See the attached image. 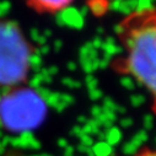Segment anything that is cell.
Wrapping results in <instances>:
<instances>
[{"instance_id": "cell-4", "label": "cell", "mask_w": 156, "mask_h": 156, "mask_svg": "<svg viewBox=\"0 0 156 156\" xmlns=\"http://www.w3.org/2000/svg\"><path fill=\"white\" fill-rule=\"evenodd\" d=\"M74 0H25V3L37 12L54 14L66 6H69Z\"/></svg>"}, {"instance_id": "cell-2", "label": "cell", "mask_w": 156, "mask_h": 156, "mask_svg": "<svg viewBox=\"0 0 156 156\" xmlns=\"http://www.w3.org/2000/svg\"><path fill=\"white\" fill-rule=\"evenodd\" d=\"M47 112L44 98L34 89L19 86L0 97V126L9 133L21 134L38 129Z\"/></svg>"}, {"instance_id": "cell-3", "label": "cell", "mask_w": 156, "mask_h": 156, "mask_svg": "<svg viewBox=\"0 0 156 156\" xmlns=\"http://www.w3.org/2000/svg\"><path fill=\"white\" fill-rule=\"evenodd\" d=\"M32 55L33 48L19 25L11 20H0V86H22Z\"/></svg>"}, {"instance_id": "cell-5", "label": "cell", "mask_w": 156, "mask_h": 156, "mask_svg": "<svg viewBox=\"0 0 156 156\" xmlns=\"http://www.w3.org/2000/svg\"><path fill=\"white\" fill-rule=\"evenodd\" d=\"M130 156H156V147H143Z\"/></svg>"}, {"instance_id": "cell-1", "label": "cell", "mask_w": 156, "mask_h": 156, "mask_svg": "<svg viewBox=\"0 0 156 156\" xmlns=\"http://www.w3.org/2000/svg\"><path fill=\"white\" fill-rule=\"evenodd\" d=\"M123 55L114 68L130 75L150 95L156 114V6L134 11L118 27Z\"/></svg>"}]
</instances>
